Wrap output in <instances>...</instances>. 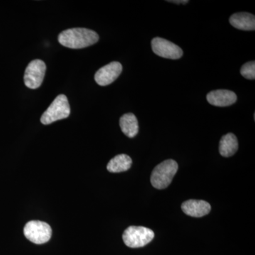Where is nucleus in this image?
I'll list each match as a JSON object with an SVG mask.
<instances>
[{"instance_id":"nucleus-1","label":"nucleus","mask_w":255,"mask_h":255,"mask_svg":"<svg viewBox=\"0 0 255 255\" xmlns=\"http://www.w3.org/2000/svg\"><path fill=\"white\" fill-rule=\"evenodd\" d=\"M100 36L92 30L85 28H73L65 30L58 37L62 46L72 49H80L97 43Z\"/></svg>"},{"instance_id":"nucleus-2","label":"nucleus","mask_w":255,"mask_h":255,"mask_svg":"<svg viewBox=\"0 0 255 255\" xmlns=\"http://www.w3.org/2000/svg\"><path fill=\"white\" fill-rule=\"evenodd\" d=\"M178 170V164L173 159H167L156 166L152 172L150 182L157 189L168 187Z\"/></svg>"},{"instance_id":"nucleus-3","label":"nucleus","mask_w":255,"mask_h":255,"mask_svg":"<svg viewBox=\"0 0 255 255\" xmlns=\"http://www.w3.org/2000/svg\"><path fill=\"white\" fill-rule=\"evenodd\" d=\"M70 114V107L66 96L58 95L50 107L41 116V122L44 125H49L56 121L68 118Z\"/></svg>"},{"instance_id":"nucleus-4","label":"nucleus","mask_w":255,"mask_h":255,"mask_svg":"<svg viewBox=\"0 0 255 255\" xmlns=\"http://www.w3.org/2000/svg\"><path fill=\"white\" fill-rule=\"evenodd\" d=\"M154 237L153 231L143 226H130L123 234L126 246L131 248H142L150 243Z\"/></svg>"},{"instance_id":"nucleus-5","label":"nucleus","mask_w":255,"mask_h":255,"mask_svg":"<svg viewBox=\"0 0 255 255\" xmlns=\"http://www.w3.org/2000/svg\"><path fill=\"white\" fill-rule=\"evenodd\" d=\"M23 234L28 241L37 245L44 244L50 241L52 229L48 223L40 221H31L23 228Z\"/></svg>"},{"instance_id":"nucleus-6","label":"nucleus","mask_w":255,"mask_h":255,"mask_svg":"<svg viewBox=\"0 0 255 255\" xmlns=\"http://www.w3.org/2000/svg\"><path fill=\"white\" fill-rule=\"evenodd\" d=\"M46 71V65L43 60H32L31 63L28 64L25 71L23 77L25 85L28 88L33 90L38 88L43 83Z\"/></svg>"},{"instance_id":"nucleus-7","label":"nucleus","mask_w":255,"mask_h":255,"mask_svg":"<svg viewBox=\"0 0 255 255\" xmlns=\"http://www.w3.org/2000/svg\"><path fill=\"white\" fill-rule=\"evenodd\" d=\"M151 44L154 53L162 58L177 60L183 55V51L180 47L164 38L156 37L152 40Z\"/></svg>"},{"instance_id":"nucleus-8","label":"nucleus","mask_w":255,"mask_h":255,"mask_svg":"<svg viewBox=\"0 0 255 255\" xmlns=\"http://www.w3.org/2000/svg\"><path fill=\"white\" fill-rule=\"evenodd\" d=\"M122 64L119 62H112L100 68L95 74L96 82L100 86H107L115 81L122 73Z\"/></svg>"},{"instance_id":"nucleus-9","label":"nucleus","mask_w":255,"mask_h":255,"mask_svg":"<svg viewBox=\"0 0 255 255\" xmlns=\"http://www.w3.org/2000/svg\"><path fill=\"white\" fill-rule=\"evenodd\" d=\"M206 98L211 105L220 107H229L237 101L236 93L227 90H218L209 92Z\"/></svg>"},{"instance_id":"nucleus-10","label":"nucleus","mask_w":255,"mask_h":255,"mask_svg":"<svg viewBox=\"0 0 255 255\" xmlns=\"http://www.w3.org/2000/svg\"><path fill=\"white\" fill-rule=\"evenodd\" d=\"M182 209L188 216L199 218L209 214L211 206L205 201L189 200L183 203Z\"/></svg>"},{"instance_id":"nucleus-11","label":"nucleus","mask_w":255,"mask_h":255,"mask_svg":"<svg viewBox=\"0 0 255 255\" xmlns=\"http://www.w3.org/2000/svg\"><path fill=\"white\" fill-rule=\"evenodd\" d=\"M233 27L243 31H254L255 29V16L247 12L236 13L229 19Z\"/></svg>"},{"instance_id":"nucleus-12","label":"nucleus","mask_w":255,"mask_h":255,"mask_svg":"<svg viewBox=\"0 0 255 255\" xmlns=\"http://www.w3.org/2000/svg\"><path fill=\"white\" fill-rule=\"evenodd\" d=\"M238 149V139L234 134L230 132L223 135L219 144L220 154L223 157H231L237 152Z\"/></svg>"},{"instance_id":"nucleus-13","label":"nucleus","mask_w":255,"mask_h":255,"mask_svg":"<svg viewBox=\"0 0 255 255\" xmlns=\"http://www.w3.org/2000/svg\"><path fill=\"white\" fill-rule=\"evenodd\" d=\"M120 127L122 132L127 137H134L138 132V122L133 114H124L120 119Z\"/></svg>"},{"instance_id":"nucleus-14","label":"nucleus","mask_w":255,"mask_h":255,"mask_svg":"<svg viewBox=\"0 0 255 255\" xmlns=\"http://www.w3.org/2000/svg\"><path fill=\"white\" fill-rule=\"evenodd\" d=\"M132 159L128 155L122 154L115 156L107 164V169L112 173L126 172L131 167Z\"/></svg>"},{"instance_id":"nucleus-15","label":"nucleus","mask_w":255,"mask_h":255,"mask_svg":"<svg viewBox=\"0 0 255 255\" xmlns=\"http://www.w3.org/2000/svg\"><path fill=\"white\" fill-rule=\"evenodd\" d=\"M241 75L248 80L255 79V62L251 61L243 65L241 70Z\"/></svg>"},{"instance_id":"nucleus-16","label":"nucleus","mask_w":255,"mask_h":255,"mask_svg":"<svg viewBox=\"0 0 255 255\" xmlns=\"http://www.w3.org/2000/svg\"><path fill=\"white\" fill-rule=\"evenodd\" d=\"M168 2H172V3H175V4H180V3H182V4H187L188 2H189V1H184V0H183V1H175V0H174V1H167Z\"/></svg>"}]
</instances>
